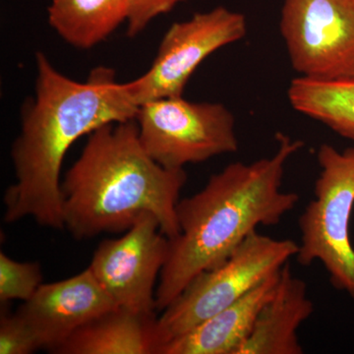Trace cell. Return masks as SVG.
I'll list each match as a JSON object with an SVG mask.
<instances>
[{
    "label": "cell",
    "instance_id": "obj_3",
    "mask_svg": "<svg viewBox=\"0 0 354 354\" xmlns=\"http://www.w3.org/2000/svg\"><path fill=\"white\" fill-rule=\"evenodd\" d=\"M187 181L146 152L136 120L111 123L88 134L62 183L64 230L74 239L125 232L153 214L169 239L179 234L176 207Z\"/></svg>",
    "mask_w": 354,
    "mask_h": 354
},
{
    "label": "cell",
    "instance_id": "obj_5",
    "mask_svg": "<svg viewBox=\"0 0 354 354\" xmlns=\"http://www.w3.org/2000/svg\"><path fill=\"white\" fill-rule=\"evenodd\" d=\"M314 199L300 216L297 259L302 266L319 261L337 290L354 297V248L349 225L354 207V148L339 152L323 144Z\"/></svg>",
    "mask_w": 354,
    "mask_h": 354
},
{
    "label": "cell",
    "instance_id": "obj_2",
    "mask_svg": "<svg viewBox=\"0 0 354 354\" xmlns=\"http://www.w3.org/2000/svg\"><path fill=\"white\" fill-rule=\"evenodd\" d=\"M278 149L251 164L236 162L213 174L201 191L179 200V234L156 288V308L164 311L198 274L218 267L258 227L277 225L299 202L281 190L286 165L304 142L277 135Z\"/></svg>",
    "mask_w": 354,
    "mask_h": 354
},
{
    "label": "cell",
    "instance_id": "obj_7",
    "mask_svg": "<svg viewBox=\"0 0 354 354\" xmlns=\"http://www.w3.org/2000/svg\"><path fill=\"white\" fill-rule=\"evenodd\" d=\"M279 29L300 77L354 78V0H285Z\"/></svg>",
    "mask_w": 354,
    "mask_h": 354
},
{
    "label": "cell",
    "instance_id": "obj_13",
    "mask_svg": "<svg viewBox=\"0 0 354 354\" xmlns=\"http://www.w3.org/2000/svg\"><path fill=\"white\" fill-rule=\"evenodd\" d=\"M156 315L116 307L76 330L57 354H158Z\"/></svg>",
    "mask_w": 354,
    "mask_h": 354
},
{
    "label": "cell",
    "instance_id": "obj_17",
    "mask_svg": "<svg viewBox=\"0 0 354 354\" xmlns=\"http://www.w3.org/2000/svg\"><path fill=\"white\" fill-rule=\"evenodd\" d=\"M36 337L17 313L2 312L0 320V354H30L39 349Z\"/></svg>",
    "mask_w": 354,
    "mask_h": 354
},
{
    "label": "cell",
    "instance_id": "obj_6",
    "mask_svg": "<svg viewBox=\"0 0 354 354\" xmlns=\"http://www.w3.org/2000/svg\"><path fill=\"white\" fill-rule=\"evenodd\" d=\"M135 120L142 146L167 169H184L239 150L234 114L218 102L164 97L142 104Z\"/></svg>",
    "mask_w": 354,
    "mask_h": 354
},
{
    "label": "cell",
    "instance_id": "obj_14",
    "mask_svg": "<svg viewBox=\"0 0 354 354\" xmlns=\"http://www.w3.org/2000/svg\"><path fill=\"white\" fill-rule=\"evenodd\" d=\"M127 0H51L48 22L67 44L88 50L127 22Z\"/></svg>",
    "mask_w": 354,
    "mask_h": 354
},
{
    "label": "cell",
    "instance_id": "obj_1",
    "mask_svg": "<svg viewBox=\"0 0 354 354\" xmlns=\"http://www.w3.org/2000/svg\"><path fill=\"white\" fill-rule=\"evenodd\" d=\"M35 95L24 104L11 148L15 183L4 194V221L32 218L64 230L60 172L70 147L104 125L135 120L140 106L113 69L97 67L85 82L64 75L44 53L36 57Z\"/></svg>",
    "mask_w": 354,
    "mask_h": 354
},
{
    "label": "cell",
    "instance_id": "obj_8",
    "mask_svg": "<svg viewBox=\"0 0 354 354\" xmlns=\"http://www.w3.org/2000/svg\"><path fill=\"white\" fill-rule=\"evenodd\" d=\"M246 32L245 16L223 6L174 23L160 41L151 68L127 83L133 101L141 106L155 100L183 97L198 66L223 46L243 39Z\"/></svg>",
    "mask_w": 354,
    "mask_h": 354
},
{
    "label": "cell",
    "instance_id": "obj_9",
    "mask_svg": "<svg viewBox=\"0 0 354 354\" xmlns=\"http://www.w3.org/2000/svg\"><path fill=\"white\" fill-rule=\"evenodd\" d=\"M169 248L158 218L145 213L120 239L101 242L88 268L116 306L155 315L156 281Z\"/></svg>",
    "mask_w": 354,
    "mask_h": 354
},
{
    "label": "cell",
    "instance_id": "obj_12",
    "mask_svg": "<svg viewBox=\"0 0 354 354\" xmlns=\"http://www.w3.org/2000/svg\"><path fill=\"white\" fill-rule=\"evenodd\" d=\"M279 272L239 301L165 344L158 354H236L252 332L261 310L274 295Z\"/></svg>",
    "mask_w": 354,
    "mask_h": 354
},
{
    "label": "cell",
    "instance_id": "obj_11",
    "mask_svg": "<svg viewBox=\"0 0 354 354\" xmlns=\"http://www.w3.org/2000/svg\"><path fill=\"white\" fill-rule=\"evenodd\" d=\"M306 283L293 276L290 262L279 272L277 290L261 310L252 332L236 354H302L297 332L313 314Z\"/></svg>",
    "mask_w": 354,
    "mask_h": 354
},
{
    "label": "cell",
    "instance_id": "obj_16",
    "mask_svg": "<svg viewBox=\"0 0 354 354\" xmlns=\"http://www.w3.org/2000/svg\"><path fill=\"white\" fill-rule=\"evenodd\" d=\"M43 272L37 262H18L0 253V302L27 301L43 285Z\"/></svg>",
    "mask_w": 354,
    "mask_h": 354
},
{
    "label": "cell",
    "instance_id": "obj_18",
    "mask_svg": "<svg viewBox=\"0 0 354 354\" xmlns=\"http://www.w3.org/2000/svg\"><path fill=\"white\" fill-rule=\"evenodd\" d=\"M184 1L187 0H127L128 37L137 36L158 16L169 12Z\"/></svg>",
    "mask_w": 354,
    "mask_h": 354
},
{
    "label": "cell",
    "instance_id": "obj_4",
    "mask_svg": "<svg viewBox=\"0 0 354 354\" xmlns=\"http://www.w3.org/2000/svg\"><path fill=\"white\" fill-rule=\"evenodd\" d=\"M299 244L254 232L225 262L198 274L157 321L160 349L239 301L297 257Z\"/></svg>",
    "mask_w": 354,
    "mask_h": 354
},
{
    "label": "cell",
    "instance_id": "obj_15",
    "mask_svg": "<svg viewBox=\"0 0 354 354\" xmlns=\"http://www.w3.org/2000/svg\"><path fill=\"white\" fill-rule=\"evenodd\" d=\"M291 106L354 142V78L314 80L298 76L288 91Z\"/></svg>",
    "mask_w": 354,
    "mask_h": 354
},
{
    "label": "cell",
    "instance_id": "obj_10",
    "mask_svg": "<svg viewBox=\"0 0 354 354\" xmlns=\"http://www.w3.org/2000/svg\"><path fill=\"white\" fill-rule=\"evenodd\" d=\"M116 307L87 268L64 281L43 283L16 313L29 326L39 348L53 353L77 330Z\"/></svg>",
    "mask_w": 354,
    "mask_h": 354
}]
</instances>
